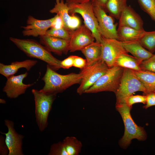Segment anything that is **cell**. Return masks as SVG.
Returning <instances> with one entry per match:
<instances>
[{"instance_id": "cell-15", "label": "cell", "mask_w": 155, "mask_h": 155, "mask_svg": "<svg viewBox=\"0 0 155 155\" xmlns=\"http://www.w3.org/2000/svg\"><path fill=\"white\" fill-rule=\"evenodd\" d=\"M55 18V16L48 19L41 20L29 16L26 25L21 27L23 35L36 37L45 34L49 28H51Z\"/></svg>"}, {"instance_id": "cell-41", "label": "cell", "mask_w": 155, "mask_h": 155, "mask_svg": "<svg viewBox=\"0 0 155 155\" xmlns=\"http://www.w3.org/2000/svg\"></svg>"}, {"instance_id": "cell-24", "label": "cell", "mask_w": 155, "mask_h": 155, "mask_svg": "<svg viewBox=\"0 0 155 155\" xmlns=\"http://www.w3.org/2000/svg\"><path fill=\"white\" fill-rule=\"evenodd\" d=\"M127 0H108L106 6V11L113 18L119 20L125 7Z\"/></svg>"}, {"instance_id": "cell-33", "label": "cell", "mask_w": 155, "mask_h": 155, "mask_svg": "<svg viewBox=\"0 0 155 155\" xmlns=\"http://www.w3.org/2000/svg\"><path fill=\"white\" fill-rule=\"evenodd\" d=\"M146 102L143 108L147 109L148 108L155 106V92H151L146 95Z\"/></svg>"}, {"instance_id": "cell-31", "label": "cell", "mask_w": 155, "mask_h": 155, "mask_svg": "<svg viewBox=\"0 0 155 155\" xmlns=\"http://www.w3.org/2000/svg\"><path fill=\"white\" fill-rule=\"evenodd\" d=\"M146 96L144 95H132L127 97L126 99L125 103L128 106H132V105L135 103H141L145 104L146 102Z\"/></svg>"}, {"instance_id": "cell-19", "label": "cell", "mask_w": 155, "mask_h": 155, "mask_svg": "<svg viewBox=\"0 0 155 155\" xmlns=\"http://www.w3.org/2000/svg\"><path fill=\"white\" fill-rule=\"evenodd\" d=\"M122 42L123 46L127 52L130 53L133 56L142 62L149 59L154 55L144 48L138 40Z\"/></svg>"}, {"instance_id": "cell-5", "label": "cell", "mask_w": 155, "mask_h": 155, "mask_svg": "<svg viewBox=\"0 0 155 155\" xmlns=\"http://www.w3.org/2000/svg\"><path fill=\"white\" fill-rule=\"evenodd\" d=\"M35 102L36 122L40 131H43L48 125V119L56 95L45 93L40 90L31 91Z\"/></svg>"}, {"instance_id": "cell-22", "label": "cell", "mask_w": 155, "mask_h": 155, "mask_svg": "<svg viewBox=\"0 0 155 155\" xmlns=\"http://www.w3.org/2000/svg\"><path fill=\"white\" fill-rule=\"evenodd\" d=\"M142 62L128 53L124 54H121L118 57L115 65L134 71H139L141 70L140 65Z\"/></svg>"}, {"instance_id": "cell-3", "label": "cell", "mask_w": 155, "mask_h": 155, "mask_svg": "<svg viewBox=\"0 0 155 155\" xmlns=\"http://www.w3.org/2000/svg\"><path fill=\"white\" fill-rule=\"evenodd\" d=\"M132 107L126 103L116 104V108L121 117L125 127L124 135L119 142L120 147L124 149L129 146L133 139L144 141L147 138L144 129L138 126L131 117L130 111Z\"/></svg>"}, {"instance_id": "cell-26", "label": "cell", "mask_w": 155, "mask_h": 155, "mask_svg": "<svg viewBox=\"0 0 155 155\" xmlns=\"http://www.w3.org/2000/svg\"><path fill=\"white\" fill-rule=\"evenodd\" d=\"M138 41L150 52L153 53L155 51V31L147 32Z\"/></svg>"}, {"instance_id": "cell-8", "label": "cell", "mask_w": 155, "mask_h": 155, "mask_svg": "<svg viewBox=\"0 0 155 155\" xmlns=\"http://www.w3.org/2000/svg\"><path fill=\"white\" fill-rule=\"evenodd\" d=\"M109 68L101 59L88 67L82 70L84 73L80 85L77 92L80 95L92 86Z\"/></svg>"}, {"instance_id": "cell-27", "label": "cell", "mask_w": 155, "mask_h": 155, "mask_svg": "<svg viewBox=\"0 0 155 155\" xmlns=\"http://www.w3.org/2000/svg\"><path fill=\"white\" fill-rule=\"evenodd\" d=\"M142 9L155 22V0H137Z\"/></svg>"}, {"instance_id": "cell-39", "label": "cell", "mask_w": 155, "mask_h": 155, "mask_svg": "<svg viewBox=\"0 0 155 155\" xmlns=\"http://www.w3.org/2000/svg\"><path fill=\"white\" fill-rule=\"evenodd\" d=\"M6 101L3 99L1 98L0 99V103L1 104H4L6 103Z\"/></svg>"}, {"instance_id": "cell-16", "label": "cell", "mask_w": 155, "mask_h": 155, "mask_svg": "<svg viewBox=\"0 0 155 155\" xmlns=\"http://www.w3.org/2000/svg\"><path fill=\"white\" fill-rule=\"evenodd\" d=\"M39 37L40 43L51 52L61 55L66 54L69 51V40L46 34Z\"/></svg>"}, {"instance_id": "cell-11", "label": "cell", "mask_w": 155, "mask_h": 155, "mask_svg": "<svg viewBox=\"0 0 155 155\" xmlns=\"http://www.w3.org/2000/svg\"><path fill=\"white\" fill-rule=\"evenodd\" d=\"M95 40L91 31L84 25H81L71 32L69 40V51L73 52L82 51L94 42Z\"/></svg>"}, {"instance_id": "cell-28", "label": "cell", "mask_w": 155, "mask_h": 155, "mask_svg": "<svg viewBox=\"0 0 155 155\" xmlns=\"http://www.w3.org/2000/svg\"><path fill=\"white\" fill-rule=\"evenodd\" d=\"M45 34L53 37L69 40L71 33L64 27L59 29L51 28L46 32Z\"/></svg>"}, {"instance_id": "cell-35", "label": "cell", "mask_w": 155, "mask_h": 155, "mask_svg": "<svg viewBox=\"0 0 155 155\" xmlns=\"http://www.w3.org/2000/svg\"><path fill=\"white\" fill-rule=\"evenodd\" d=\"M9 152V150L5 141V138L1 135L0 136V154L8 155Z\"/></svg>"}, {"instance_id": "cell-38", "label": "cell", "mask_w": 155, "mask_h": 155, "mask_svg": "<svg viewBox=\"0 0 155 155\" xmlns=\"http://www.w3.org/2000/svg\"><path fill=\"white\" fill-rule=\"evenodd\" d=\"M91 0H65L68 4L73 3H80L87 2Z\"/></svg>"}, {"instance_id": "cell-18", "label": "cell", "mask_w": 155, "mask_h": 155, "mask_svg": "<svg viewBox=\"0 0 155 155\" xmlns=\"http://www.w3.org/2000/svg\"><path fill=\"white\" fill-rule=\"evenodd\" d=\"M37 60L27 59L21 61H15L10 65L0 63V73L7 78L14 75L21 68H25L28 71L37 63Z\"/></svg>"}, {"instance_id": "cell-20", "label": "cell", "mask_w": 155, "mask_h": 155, "mask_svg": "<svg viewBox=\"0 0 155 155\" xmlns=\"http://www.w3.org/2000/svg\"><path fill=\"white\" fill-rule=\"evenodd\" d=\"M81 51L86 61L85 68L92 65L101 59L102 48L100 43L94 42L86 46Z\"/></svg>"}, {"instance_id": "cell-25", "label": "cell", "mask_w": 155, "mask_h": 155, "mask_svg": "<svg viewBox=\"0 0 155 155\" xmlns=\"http://www.w3.org/2000/svg\"><path fill=\"white\" fill-rule=\"evenodd\" d=\"M68 155H78L82 147L81 142L74 136H67L62 141Z\"/></svg>"}, {"instance_id": "cell-21", "label": "cell", "mask_w": 155, "mask_h": 155, "mask_svg": "<svg viewBox=\"0 0 155 155\" xmlns=\"http://www.w3.org/2000/svg\"><path fill=\"white\" fill-rule=\"evenodd\" d=\"M147 32L126 26H118L117 29L118 40L122 42L139 40Z\"/></svg>"}, {"instance_id": "cell-2", "label": "cell", "mask_w": 155, "mask_h": 155, "mask_svg": "<svg viewBox=\"0 0 155 155\" xmlns=\"http://www.w3.org/2000/svg\"><path fill=\"white\" fill-rule=\"evenodd\" d=\"M9 40L28 57L40 60L56 71L61 68V61L54 57L45 46L32 39L10 37Z\"/></svg>"}, {"instance_id": "cell-10", "label": "cell", "mask_w": 155, "mask_h": 155, "mask_svg": "<svg viewBox=\"0 0 155 155\" xmlns=\"http://www.w3.org/2000/svg\"><path fill=\"white\" fill-rule=\"evenodd\" d=\"M92 4L93 11L102 36L106 38L118 40L117 28L118 23H115L113 17L108 15L103 8L97 4Z\"/></svg>"}, {"instance_id": "cell-23", "label": "cell", "mask_w": 155, "mask_h": 155, "mask_svg": "<svg viewBox=\"0 0 155 155\" xmlns=\"http://www.w3.org/2000/svg\"><path fill=\"white\" fill-rule=\"evenodd\" d=\"M133 71L146 88L147 91L146 95L155 92V73L142 70Z\"/></svg>"}, {"instance_id": "cell-30", "label": "cell", "mask_w": 155, "mask_h": 155, "mask_svg": "<svg viewBox=\"0 0 155 155\" xmlns=\"http://www.w3.org/2000/svg\"><path fill=\"white\" fill-rule=\"evenodd\" d=\"M141 70L155 73V54L149 59L142 61L140 64Z\"/></svg>"}, {"instance_id": "cell-14", "label": "cell", "mask_w": 155, "mask_h": 155, "mask_svg": "<svg viewBox=\"0 0 155 155\" xmlns=\"http://www.w3.org/2000/svg\"><path fill=\"white\" fill-rule=\"evenodd\" d=\"M27 72L18 75H12L7 78L5 85L3 89L7 96L11 99H15L24 94L26 90L33 85L34 83L25 84L23 80L28 76Z\"/></svg>"}, {"instance_id": "cell-37", "label": "cell", "mask_w": 155, "mask_h": 155, "mask_svg": "<svg viewBox=\"0 0 155 155\" xmlns=\"http://www.w3.org/2000/svg\"><path fill=\"white\" fill-rule=\"evenodd\" d=\"M108 0H91L93 4H97L101 7L106 11V6Z\"/></svg>"}, {"instance_id": "cell-13", "label": "cell", "mask_w": 155, "mask_h": 155, "mask_svg": "<svg viewBox=\"0 0 155 155\" xmlns=\"http://www.w3.org/2000/svg\"><path fill=\"white\" fill-rule=\"evenodd\" d=\"M4 123L8 131L6 133L0 132L5 136V141L9 151L8 155H24L22 146L24 136L16 131L12 121L5 119Z\"/></svg>"}, {"instance_id": "cell-4", "label": "cell", "mask_w": 155, "mask_h": 155, "mask_svg": "<svg viewBox=\"0 0 155 155\" xmlns=\"http://www.w3.org/2000/svg\"><path fill=\"white\" fill-rule=\"evenodd\" d=\"M137 91L143 92L144 95L147 93L146 88L133 71L124 68L119 86L115 93L116 104L125 103V100L127 97Z\"/></svg>"}, {"instance_id": "cell-29", "label": "cell", "mask_w": 155, "mask_h": 155, "mask_svg": "<svg viewBox=\"0 0 155 155\" xmlns=\"http://www.w3.org/2000/svg\"><path fill=\"white\" fill-rule=\"evenodd\" d=\"M49 155H68L62 141H60L52 145Z\"/></svg>"}, {"instance_id": "cell-17", "label": "cell", "mask_w": 155, "mask_h": 155, "mask_svg": "<svg viewBox=\"0 0 155 155\" xmlns=\"http://www.w3.org/2000/svg\"><path fill=\"white\" fill-rule=\"evenodd\" d=\"M118 26H126L137 30H144L143 22L139 15L131 7L127 5L119 19Z\"/></svg>"}, {"instance_id": "cell-12", "label": "cell", "mask_w": 155, "mask_h": 155, "mask_svg": "<svg viewBox=\"0 0 155 155\" xmlns=\"http://www.w3.org/2000/svg\"><path fill=\"white\" fill-rule=\"evenodd\" d=\"M69 11L68 4L63 0H55L54 7L49 12L58 14L63 22L64 27L71 33L81 25V22L79 18L75 14L70 15Z\"/></svg>"}, {"instance_id": "cell-36", "label": "cell", "mask_w": 155, "mask_h": 155, "mask_svg": "<svg viewBox=\"0 0 155 155\" xmlns=\"http://www.w3.org/2000/svg\"><path fill=\"white\" fill-rule=\"evenodd\" d=\"M55 18L54 20L51 28L55 29H59L64 27L63 22L58 14H57L55 16Z\"/></svg>"}, {"instance_id": "cell-7", "label": "cell", "mask_w": 155, "mask_h": 155, "mask_svg": "<svg viewBox=\"0 0 155 155\" xmlns=\"http://www.w3.org/2000/svg\"><path fill=\"white\" fill-rule=\"evenodd\" d=\"M71 15L78 13L84 20V25L92 32L96 42L100 43L102 36L98 23L93 11V4L91 1L80 3L68 4Z\"/></svg>"}, {"instance_id": "cell-34", "label": "cell", "mask_w": 155, "mask_h": 155, "mask_svg": "<svg viewBox=\"0 0 155 155\" xmlns=\"http://www.w3.org/2000/svg\"><path fill=\"white\" fill-rule=\"evenodd\" d=\"M86 64V59L76 56L74 60L73 66L82 70L85 67Z\"/></svg>"}, {"instance_id": "cell-6", "label": "cell", "mask_w": 155, "mask_h": 155, "mask_svg": "<svg viewBox=\"0 0 155 155\" xmlns=\"http://www.w3.org/2000/svg\"><path fill=\"white\" fill-rule=\"evenodd\" d=\"M123 71V68L117 65L109 68L84 93H94L108 91L115 93L119 86Z\"/></svg>"}, {"instance_id": "cell-40", "label": "cell", "mask_w": 155, "mask_h": 155, "mask_svg": "<svg viewBox=\"0 0 155 155\" xmlns=\"http://www.w3.org/2000/svg\"></svg>"}, {"instance_id": "cell-1", "label": "cell", "mask_w": 155, "mask_h": 155, "mask_svg": "<svg viewBox=\"0 0 155 155\" xmlns=\"http://www.w3.org/2000/svg\"><path fill=\"white\" fill-rule=\"evenodd\" d=\"M83 75L82 71L78 73L60 74L47 65L46 72L42 78L44 86L40 90L47 94L56 95L73 85L80 84Z\"/></svg>"}, {"instance_id": "cell-32", "label": "cell", "mask_w": 155, "mask_h": 155, "mask_svg": "<svg viewBox=\"0 0 155 155\" xmlns=\"http://www.w3.org/2000/svg\"><path fill=\"white\" fill-rule=\"evenodd\" d=\"M76 57L71 55L61 62V67L64 69H68L73 66L74 59Z\"/></svg>"}, {"instance_id": "cell-9", "label": "cell", "mask_w": 155, "mask_h": 155, "mask_svg": "<svg viewBox=\"0 0 155 155\" xmlns=\"http://www.w3.org/2000/svg\"><path fill=\"white\" fill-rule=\"evenodd\" d=\"M101 59L109 68L115 65L118 57L121 54H127L122 41L118 40L106 38L102 36Z\"/></svg>"}]
</instances>
